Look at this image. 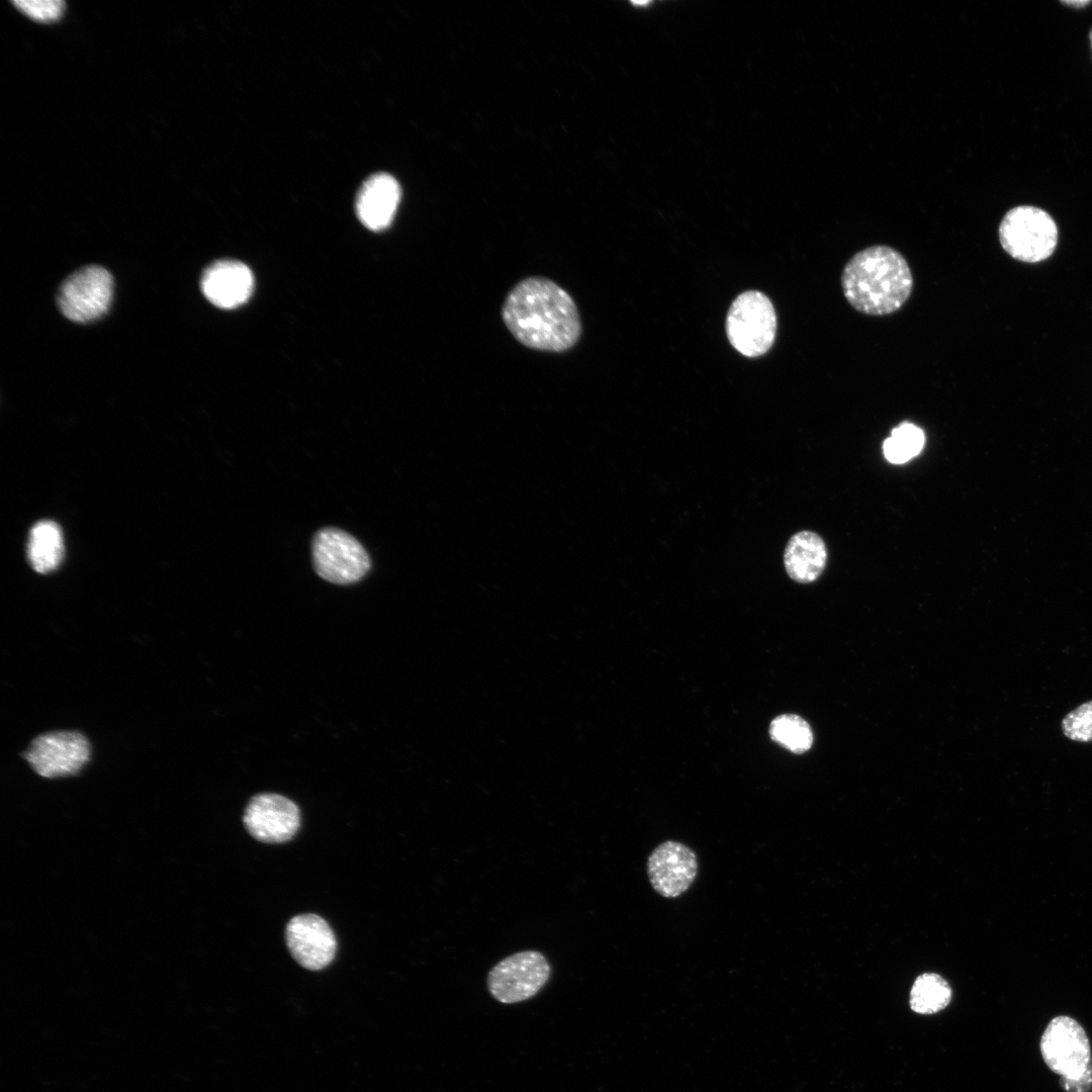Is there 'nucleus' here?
<instances>
[{
    "instance_id": "obj_2",
    "label": "nucleus",
    "mask_w": 1092,
    "mask_h": 1092,
    "mask_svg": "<svg viewBox=\"0 0 1092 1092\" xmlns=\"http://www.w3.org/2000/svg\"><path fill=\"white\" fill-rule=\"evenodd\" d=\"M847 302L869 315L898 310L909 298L913 277L906 259L889 246L876 245L854 254L841 273Z\"/></svg>"
},
{
    "instance_id": "obj_18",
    "label": "nucleus",
    "mask_w": 1092,
    "mask_h": 1092,
    "mask_svg": "<svg viewBox=\"0 0 1092 1092\" xmlns=\"http://www.w3.org/2000/svg\"><path fill=\"white\" fill-rule=\"evenodd\" d=\"M771 739L794 753H803L813 743V733L809 724L795 714H784L775 718L769 725Z\"/></svg>"
},
{
    "instance_id": "obj_14",
    "label": "nucleus",
    "mask_w": 1092,
    "mask_h": 1092,
    "mask_svg": "<svg viewBox=\"0 0 1092 1092\" xmlns=\"http://www.w3.org/2000/svg\"><path fill=\"white\" fill-rule=\"evenodd\" d=\"M399 200L397 181L385 173L375 174L364 182L358 192L357 215L366 228L381 231L392 221Z\"/></svg>"
},
{
    "instance_id": "obj_19",
    "label": "nucleus",
    "mask_w": 1092,
    "mask_h": 1092,
    "mask_svg": "<svg viewBox=\"0 0 1092 1092\" xmlns=\"http://www.w3.org/2000/svg\"><path fill=\"white\" fill-rule=\"evenodd\" d=\"M1063 734L1077 742H1092V700L1082 703L1061 721Z\"/></svg>"
},
{
    "instance_id": "obj_25",
    "label": "nucleus",
    "mask_w": 1092,
    "mask_h": 1092,
    "mask_svg": "<svg viewBox=\"0 0 1092 1092\" xmlns=\"http://www.w3.org/2000/svg\"><path fill=\"white\" fill-rule=\"evenodd\" d=\"M1090 42H1091V48H1092V29H1091V32H1090Z\"/></svg>"
},
{
    "instance_id": "obj_21",
    "label": "nucleus",
    "mask_w": 1092,
    "mask_h": 1092,
    "mask_svg": "<svg viewBox=\"0 0 1092 1092\" xmlns=\"http://www.w3.org/2000/svg\"><path fill=\"white\" fill-rule=\"evenodd\" d=\"M891 437L906 450L911 458L920 453L925 441L922 429L911 423H902L894 428Z\"/></svg>"
},
{
    "instance_id": "obj_16",
    "label": "nucleus",
    "mask_w": 1092,
    "mask_h": 1092,
    "mask_svg": "<svg viewBox=\"0 0 1092 1092\" xmlns=\"http://www.w3.org/2000/svg\"><path fill=\"white\" fill-rule=\"evenodd\" d=\"M64 554V540L60 527L52 521H41L30 531L27 555L34 570L47 573L56 569Z\"/></svg>"
},
{
    "instance_id": "obj_20",
    "label": "nucleus",
    "mask_w": 1092,
    "mask_h": 1092,
    "mask_svg": "<svg viewBox=\"0 0 1092 1092\" xmlns=\"http://www.w3.org/2000/svg\"><path fill=\"white\" fill-rule=\"evenodd\" d=\"M12 3L29 18L44 23L59 20L66 9V3L62 0H21Z\"/></svg>"
},
{
    "instance_id": "obj_17",
    "label": "nucleus",
    "mask_w": 1092,
    "mask_h": 1092,
    "mask_svg": "<svg viewBox=\"0 0 1092 1092\" xmlns=\"http://www.w3.org/2000/svg\"><path fill=\"white\" fill-rule=\"evenodd\" d=\"M948 983L938 974L924 973L914 981L909 997L912 1011L922 1015L943 1010L951 999Z\"/></svg>"
},
{
    "instance_id": "obj_6",
    "label": "nucleus",
    "mask_w": 1092,
    "mask_h": 1092,
    "mask_svg": "<svg viewBox=\"0 0 1092 1092\" xmlns=\"http://www.w3.org/2000/svg\"><path fill=\"white\" fill-rule=\"evenodd\" d=\"M550 965L537 950H523L498 962L487 975L491 996L505 1004L535 996L549 980Z\"/></svg>"
},
{
    "instance_id": "obj_13",
    "label": "nucleus",
    "mask_w": 1092,
    "mask_h": 1092,
    "mask_svg": "<svg viewBox=\"0 0 1092 1092\" xmlns=\"http://www.w3.org/2000/svg\"><path fill=\"white\" fill-rule=\"evenodd\" d=\"M200 284L203 295L213 305L235 308L251 296L254 277L245 264L234 260H220L204 270Z\"/></svg>"
},
{
    "instance_id": "obj_8",
    "label": "nucleus",
    "mask_w": 1092,
    "mask_h": 1092,
    "mask_svg": "<svg viewBox=\"0 0 1092 1092\" xmlns=\"http://www.w3.org/2000/svg\"><path fill=\"white\" fill-rule=\"evenodd\" d=\"M1040 1052L1046 1066L1066 1079H1077L1087 1070L1091 1049L1082 1025L1066 1015L1053 1018L1040 1039Z\"/></svg>"
},
{
    "instance_id": "obj_12",
    "label": "nucleus",
    "mask_w": 1092,
    "mask_h": 1092,
    "mask_svg": "<svg viewBox=\"0 0 1092 1092\" xmlns=\"http://www.w3.org/2000/svg\"><path fill=\"white\" fill-rule=\"evenodd\" d=\"M285 940L292 958L311 971L329 966L337 951L332 928L324 918L312 913L291 918L286 925Z\"/></svg>"
},
{
    "instance_id": "obj_11",
    "label": "nucleus",
    "mask_w": 1092,
    "mask_h": 1092,
    "mask_svg": "<svg viewBox=\"0 0 1092 1092\" xmlns=\"http://www.w3.org/2000/svg\"><path fill=\"white\" fill-rule=\"evenodd\" d=\"M698 874V859L686 844L667 840L656 846L647 859V875L653 890L664 898L687 892Z\"/></svg>"
},
{
    "instance_id": "obj_22",
    "label": "nucleus",
    "mask_w": 1092,
    "mask_h": 1092,
    "mask_svg": "<svg viewBox=\"0 0 1092 1092\" xmlns=\"http://www.w3.org/2000/svg\"><path fill=\"white\" fill-rule=\"evenodd\" d=\"M1062 1087L1067 1092H1091L1092 1091V1059L1085 1073L1077 1079L1060 1080Z\"/></svg>"
},
{
    "instance_id": "obj_7",
    "label": "nucleus",
    "mask_w": 1092,
    "mask_h": 1092,
    "mask_svg": "<svg viewBox=\"0 0 1092 1092\" xmlns=\"http://www.w3.org/2000/svg\"><path fill=\"white\" fill-rule=\"evenodd\" d=\"M112 294L111 274L101 266L91 265L77 270L63 282L57 301L67 318L87 323L107 311Z\"/></svg>"
},
{
    "instance_id": "obj_15",
    "label": "nucleus",
    "mask_w": 1092,
    "mask_h": 1092,
    "mask_svg": "<svg viewBox=\"0 0 1092 1092\" xmlns=\"http://www.w3.org/2000/svg\"><path fill=\"white\" fill-rule=\"evenodd\" d=\"M827 562V549L823 539L812 531H800L793 535L785 548L784 564L788 575L800 583L816 580Z\"/></svg>"
},
{
    "instance_id": "obj_5",
    "label": "nucleus",
    "mask_w": 1092,
    "mask_h": 1092,
    "mask_svg": "<svg viewBox=\"0 0 1092 1092\" xmlns=\"http://www.w3.org/2000/svg\"><path fill=\"white\" fill-rule=\"evenodd\" d=\"M311 554L317 575L336 584L358 582L371 567L369 555L361 543L338 528L328 527L316 532Z\"/></svg>"
},
{
    "instance_id": "obj_4",
    "label": "nucleus",
    "mask_w": 1092,
    "mask_h": 1092,
    "mask_svg": "<svg viewBox=\"0 0 1092 1092\" xmlns=\"http://www.w3.org/2000/svg\"><path fill=\"white\" fill-rule=\"evenodd\" d=\"M731 345L742 355L756 357L774 344L777 315L771 301L763 293L750 290L732 302L726 320Z\"/></svg>"
},
{
    "instance_id": "obj_23",
    "label": "nucleus",
    "mask_w": 1092,
    "mask_h": 1092,
    "mask_svg": "<svg viewBox=\"0 0 1092 1092\" xmlns=\"http://www.w3.org/2000/svg\"><path fill=\"white\" fill-rule=\"evenodd\" d=\"M883 450L887 460L894 464H902L911 459L906 450L891 436L884 441Z\"/></svg>"
},
{
    "instance_id": "obj_9",
    "label": "nucleus",
    "mask_w": 1092,
    "mask_h": 1092,
    "mask_svg": "<svg viewBox=\"0 0 1092 1092\" xmlns=\"http://www.w3.org/2000/svg\"><path fill=\"white\" fill-rule=\"evenodd\" d=\"M89 755V742L77 731L40 734L23 754L29 766L44 778L75 775L88 761Z\"/></svg>"
},
{
    "instance_id": "obj_3",
    "label": "nucleus",
    "mask_w": 1092,
    "mask_h": 1092,
    "mask_svg": "<svg viewBox=\"0 0 1092 1092\" xmlns=\"http://www.w3.org/2000/svg\"><path fill=\"white\" fill-rule=\"evenodd\" d=\"M1002 248L1012 258L1036 263L1048 259L1058 243V228L1044 210L1022 205L1010 209L999 225Z\"/></svg>"
},
{
    "instance_id": "obj_24",
    "label": "nucleus",
    "mask_w": 1092,
    "mask_h": 1092,
    "mask_svg": "<svg viewBox=\"0 0 1092 1092\" xmlns=\"http://www.w3.org/2000/svg\"><path fill=\"white\" fill-rule=\"evenodd\" d=\"M1063 3H1065V4H1067V5H1072V6H1079V7H1081V6H1085V5L1089 4V3H1090V1H1082V0H1080V1H1064Z\"/></svg>"
},
{
    "instance_id": "obj_10",
    "label": "nucleus",
    "mask_w": 1092,
    "mask_h": 1092,
    "mask_svg": "<svg viewBox=\"0 0 1092 1092\" xmlns=\"http://www.w3.org/2000/svg\"><path fill=\"white\" fill-rule=\"evenodd\" d=\"M243 822L255 839L265 843H282L296 834L300 825V812L297 805L288 798L275 793H263L249 801Z\"/></svg>"
},
{
    "instance_id": "obj_1",
    "label": "nucleus",
    "mask_w": 1092,
    "mask_h": 1092,
    "mask_svg": "<svg viewBox=\"0 0 1092 1092\" xmlns=\"http://www.w3.org/2000/svg\"><path fill=\"white\" fill-rule=\"evenodd\" d=\"M503 320L523 345L548 352L571 348L580 335V320L570 295L553 281L529 277L508 294Z\"/></svg>"
}]
</instances>
